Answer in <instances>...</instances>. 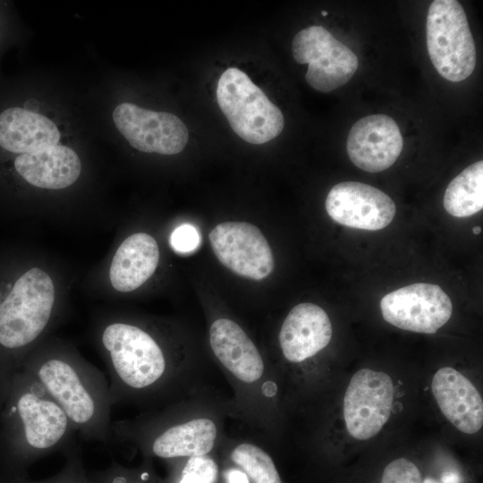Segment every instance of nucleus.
<instances>
[{
    "label": "nucleus",
    "mask_w": 483,
    "mask_h": 483,
    "mask_svg": "<svg viewBox=\"0 0 483 483\" xmlns=\"http://www.w3.org/2000/svg\"><path fill=\"white\" fill-rule=\"evenodd\" d=\"M21 369L38 382L81 437L104 444L113 439L109 385L99 369L55 347L30 352Z\"/></svg>",
    "instance_id": "f257e3e1"
},
{
    "label": "nucleus",
    "mask_w": 483,
    "mask_h": 483,
    "mask_svg": "<svg viewBox=\"0 0 483 483\" xmlns=\"http://www.w3.org/2000/svg\"><path fill=\"white\" fill-rule=\"evenodd\" d=\"M76 430L61 407L27 371L14 376L0 411V460L21 467L73 444Z\"/></svg>",
    "instance_id": "f03ea898"
},
{
    "label": "nucleus",
    "mask_w": 483,
    "mask_h": 483,
    "mask_svg": "<svg viewBox=\"0 0 483 483\" xmlns=\"http://www.w3.org/2000/svg\"><path fill=\"white\" fill-rule=\"evenodd\" d=\"M100 343L110 377L112 406L152 402L170 393L178 371L148 332L114 321L103 326Z\"/></svg>",
    "instance_id": "7ed1b4c3"
},
{
    "label": "nucleus",
    "mask_w": 483,
    "mask_h": 483,
    "mask_svg": "<svg viewBox=\"0 0 483 483\" xmlns=\"http://www.w3.org/2000/svg\"><path fill=\"white\" fill-rule=\"evenodd\" d=\"M54 304V283L38 267L25 272L0 304V411L27 351L48 326Z\"/></svg>",
    "instance_id": "20e7f679"
},
{
    "label": "nucleus",
    "mask_w": 483,
    "mask_h": 483,
    "mask_svg": "<svg viewBox=\"0 0 483 483\" xmlns=\"http://www.w3.org/2000/svg\"><path fill=\"white\" fill-rule=\"evenodd\" d=\"M112 436L138 444L159 458L198 457L213 449L217 427L214 420L205 417L178 421L163 414L112 423Z\"/></svg>",
    "instance_id": "39448f33"
},
{
    "label": "nucleus",
    "mask_w": 483,
    "mask_h": 483,
    "mask_svg": "<svg viewBox=\"0 0 483 483\" xmlns=\"http://www.w3.org/2000/svg\"><path fill=\"white\" fill-rule=\"evenodd\" d=\"M216 99L233 131L249 143L264 144L284 129L281 110L237 68H228L221 75Z\"/></svg>",
    "instance_id": "423d86ee"
},
{
    "label": "nucleus",
    "mask_w": 483,
    "mask_h": 483,
    "mask_svg": "<svg viewBox=\"0 0 483 483\" xmlns=\"http://www.w3.org/2000/svg\"><path fill=\"white\" fill-rule=\"evenodd\" d=\"M429 58L445 80L459 82L474 71L476 47L465 11L456 0H435L426 24Z\"/></svg>",
    "instance_id": "0eeeda50"
},
{
    "label": "nucleus",
    "mask_w": 483,
    "mask_h": 483,
    "mask_svg": "<svg viewBox=\"0 0 483 483\" xmlns=\"http://www.w3.org/2000/svg\"><path fill=\"white\" fill-rule=\"evenodd\" d=\"M292 56L298 64H309L305 79L320 92H330L346 84L358 68V57L322 26H310L292 39Z\"/></svg>",
    "instance_id": "6e6552de"
},
{
    "label": "nucleus",
    "mask_w": 483,
    "mask_h": 483,
    "mask_svg": "<svg viewBox=\"0 0 483 483\" xmlns=\"http://www.w3.org/2000/svg\"><path fill=\"white\" fill-rule=\"evenodd\" d=\"M394 399V383L386 373L358 370L343 397V418L349 434L358 440L375 436L389 419Z\"/></svg>",
    "instance_id": "1a4fd4ad"
},
{
    "label": "nucleus",
    "mask_w": 483,
    "mask_h": 483,
    "mask_svg": "<svg viewBox=\"0 0 483 483\" xmlns=\"http://www.w3.org/2000/svg\"><path fill=\"white\" fill-rule=\"evenodd\" d=\"M380 309L383 318L398 328L434 334L450 319L453 304L439 285L416 283L385 295Z\"/></svg>",
    "instance_id": "9d476101"
},
{
    "label": "nucleus",
    "mask_w": 483,
    "mask_h": 483,
    "mask_svg": "<svg viewBox=\"0 0 483 483\" xmlns=\"http://www.w3.org/2000/svg\"><path fill=\"white\" fill-rule=\"evenodd\" d=\"M218 260L236 275L260 281L274 270L271 248L254 225L247 222H224L208 235Z\"/></svg>",
    "instance_id": "9b49d317"
},
{
    "label": "nucleus",
    "mask_w": 483,
    "mask_h": 483,
    "mask_svg": "<svg viewBox=\"0 0 483 483\" xmlns=\"http://www.w3.org/2000/svg\"><path fill=\"white\" fill-rule=\"evenodd\" d=\"M113 120L130 145L142 152L174 155L185 148L189 140L186 125L167 112L122 103L114 108Z\"/></svg>",
    "instance_id": "f8f14e48"
},
{
    "label": "nucleus",
    "mask_w": 483,
    "mask_h": 483,
    "mask_svg": "<svg viewBox=\"0 0 483 483\" xmlns=\"http://www.w3.org/2000/svg\"><path fill=\"white\" fill-rule=\"evenodd\" d=\"M328 216L339 225L369 231L381 230L393 221V199L371 185L359 182L335 184L326 199Z\"/></svg>",
    "instance_id": "ddd939ff"
},
{
    "label": "nucleus",
    "mask_w": 483,
    "mask_h": 483,
    "mask_svg": "<svg viewBox=\"0 0 483 483\" xmlns=\"http://www.w3.org/2000/svg\"><path fill=\"white\" fill-rule=\"evenodd\" d=\"M402 146L398 124L386 114H371L358 120L351 128L346 142L351 161L369 173H379L392 166Z\"/></svg>",
    "instance_id": "4468645a"
},
{
    "label": "nucleus",
    "mask_w": 483,
    "mask_h": 483,
    "mask_svg": "<svg viewBox=\"0 0 483 483\" xmlns=\"http://www.w3.org/2000/svg\"><path fill=\"white\" fill-rule=\"evenodd\" d=\"M431 390L442 413L458 430L470 435L482 428V397L461 372L451 367L438 369Z\"/></svg>",
    "instance_id": "2eb2a0df"
},
{
    "label": "nucleus",
    "mask_w": 483,
    "mask_h": 483,
    "mask_svg": "<svg viewBox=\"0 0 483 483\" xmlns=\"http://www.w3.org/2000/svg\"><path fill=\"white\" fill-rule=\"evenodd\" d=\"M332 337V325L319 306L304 302L293 307L285 318L279 344L284 358L299 363L323 350Z\"/></svg>",
    "instance_id": "dca6fc26"
},
{
    "label": "nucleus",
    "mask_w": 483,
    "mask_h": 483,
    "mask_svg": "<svg viewBox=\"0 0 483 483\" xmlns=\"http://www.w3.org/2000/svg\"><path fill=\"white\" fill-rule=\"evenodd\" d=\"M209 342L216 359L242 383L252 385L262 378L263 359L237 323L228 318L215 320L209 329Z\"/></svg>",
    "instance_id": "f3484780"
},
{
    "label": "nucleus",
    "mask_w": 483,
    "mask_h": 483,
    "mask_svg": "<svg viewBox=\"0 0 483 483\" xmlns=\"http://www.w3.org/2000/svg\"><path fill=\"white\" fill-rule=\"evenodd\" d=\"M14 166L30 184L48 190L71 186L81 171V163L76 152L64 145L21 154L16 157Z\"/></svg>",
    "instance_id": "a211bd4d"
},
{
    "label": "nucleus",
    "mask_w": 483,
    "mask_h": 483,
    "mask_svg": "<svg viewBox=\"0 0 483 483\" xmlns=\"http://www.w3.org/2000/svg\"><path fill=\"white\" fill-rule=\"evenodd\" d=\"M59 140L55 123L40 114L21 107L0 114V146L8 151L28 154L56 146Z\"/></svg>",
    "instance_id": "6ab92c4d"
},
{
    "label": "nucleus",
    "mask_w": 483,
    "mask_h": 483,
    "mask_svg": "<svg viewBox=\"0 0 483 483\" xmlns=\"http://www.w3.org/2000/svg\"><path fill=\"white\" fill-rule=\"evenodd\" d=\"M157 241L146 233L127 237L118 247L111 263V284L119 292L134 291L156 271L159 261Z\"/></svg>",
    "instance_id": "aec40b11"
},
{
    "label": "nucleus",
    "mask_w": 483,
    "mask_h": 483,
    "mask_svg": "<svg viewBox=\"0 0 483 483\" xmlns=\"http://www.w3.org/2000/svg\"><path fill=\"white\" fill-rule=\"evenodd\" d=\"M444 208L455 217H467L483 208V161H477L462 171L448 184Z\"/></svg>",
    "instance_id": "412c9836"
},
{
    "label": "nucleus",
    "mask_w": 483,
    "mask_h": 483,
    "mask_svg": "<svg viewBox=\"0 0 483 483\" xmlns=\"http://www.w3.org/2000/svg\"><path fill=\"white\" fill-rule=\"evenodd\" d=\"M231 459L254 483H282L272 458L256 445H237L232 451Z\"/></svg>",
    "instance_id": "4be33fe9"
},
{
    "label": "nucleus",
    "mask_w": 483,
    "mask_h": 483,
    "mask_svg": "<svg viewBox=\"0 0 483 483\" xmlns=\"http://www.w3.org/2000/svg\"><path fill=\"white\" fill-rule=\"evenodd\" d=\"M380 483H423L419 468L406 458H398L387 464Z\"/></svg>",
    "instance_id": "5701e85b"
},
{
    "label": "nucleus",
    "mask_w": 483,
    "mask_h": 483,
    "mask_svg": "<svg viewBox=\"0 0 483 483\" xmlns=\"http://www.w3.org/2000/svg\"><path fill=\"white\" fill-rule=\"evenodd\" d=\"M217 468L209 458L191 457L182 470L179 483H214Z\"/></svg>",
    "instance_id": "b1692460"
},
{
    "label": "nucleus",
    "mask_w": 483,
    "mask_h": 483,
    "mask_svg": "<svg viewBox=\"0 0 483 483\" xmlns=\"http://www.w3.org/2000/svg\"><path fill=\"white\" fill-rule=\"evenodd\" d=\"M200 240L198 229L190 224H184L173 231L170 244L176 252L191 253L198 249Z\"/></svg>",
    "instance_id": "393cba45"
},
{
    "label": "nucleus",
    "mask_w": 483,
    "mask_h": 483,
    "mask_svg": "<svg viewBox=\"0 0 483 483\" xmlns=\"http://www.w3.org/2000/svg\"><path fill=\"white\" fill-rule=\"evenodd\" d=\"M227 477L229 483H249L247 475L238 470H230Z\"/></svg>",
    "instance_id": "a878e982"
},
{
    "label": "nucleus",
    "mask_w": 483,
    "mask_h": 483,
    "mask_svg": "<svg viewBox=\"0 0 483 483\" xmlns=\"http://www.w3.org/2000/svg\"><path fill=\"white\" fill-rule=\"evenodd\" d=\"M443 483H458L459 477L453 472H448L443 475L442 477Z\"/></svg>",
    "instance_id": "bb28decb"
},
{
    "label": "nucleus",
    "mask_w": 483,
    "mask_h": 483,
    "mask_svg": "<svg viewBox=\"0 0 483 483\" xmlns=\"http://www.w3.org/2000/svg\"><path fill=\"white\" fill-rule=\"evenodd\" d=\"M108 483H128L127 478L122 475H116L114 477H110Z\"/></svg>",
    "instance_id": "cd10ccee"
},
{
    "label": "nucleus",
    "mask_w": 483,
    "mask_h": 483,
    "mask_svg": "<svg viewBox=\"0 0 483 483\" xmlns=\"http://www.w3.org/2000/svg\"><path fill=\"white\" fill-rule=\"evenodd\" d=\"M423 483H439V482H437L436 480H435L433 478H429V477H428V478H427V479L423 481Z\"/></svg>",
    "instance_id": "c85d7f7f"
},
{
    "label": "nucleus",
    "mask_w": 483,
    "mask_h": 483,
    "mask_svg": "<svg viewBox=\"0 0 483 483\" xmlns=\"http://www.w3.org/2000/svg\"><path fill=\"white\" fill-rule=\"evenodd\" d=\"M472 231L475 234H479L481 232V228L479 226H474Z\"/></svg>",
    "instance_id": "c756f323"
},
{
    "label": "nucleus",
    "mask_w": 483,
    "mask_h": 483,
    "mask_svg": "<svg viewBox=\"0 0 483 483\" xmlns=\"http://www.w3.org/2000/svg\"><path fill=\"white\" fill-rule=\"evenodd\" d=\"M321 14H322L323 16H326V15H327V12H326V11H322V12H321Z\"/></svg>",
    "instance_id": "7c9ffc66"
}]
</instances>
